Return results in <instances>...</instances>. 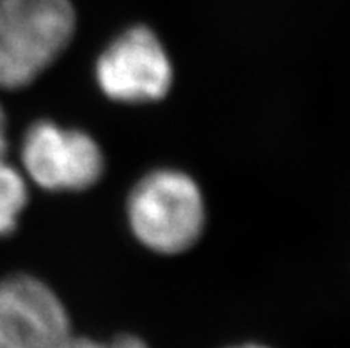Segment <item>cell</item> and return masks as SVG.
Masks as SVG:
<instances>
[{
    "instance_id": "cell-1",
    "label": "cell",
    "mask_w": 350,
    "mask_h": 348,
    "mask_svg": "<svg viewBox=\"0 0 350 348\" xmlns=\"http://www.w3.org/2000/svg\"><path fill=\"white\" fill-rule=\"evenodd\" d=\"M130 230L157 254H182L198 243L206 210L200 185L191 174L171 168L148 172L126 201Z\"/></svg>"
},
{
    "instance_id": "cell-2",
    "label": "cell",
    "mask_w": 350,
    "mask_h": 348,
    "mask_svg": "<svg viewBox=\"0 0 350 348\" xmlns=\"http://www.w3.org/2000/svg\"><path fill=\"white\" fill-rule=\"evenodd\" d=\"M75 27L70 0H0V88L32 84L68 49Z\"/></svg>"
},
{
    "instance_id": "cell-3",
    "label": "cell",
    "mask_w": 350,
    "mask_h": 348,
    "mask_svg": "<svg viewBox=\"0 0 350 348\" xmlns=\"http://www.w3.org/2000/svg\"><path fill=\"white\" fill-rule=\"evenodd\" d=\"M174 70L164 43L146 25L130 27L107 44L94 62V80L109 100L153 103L167 96Z\"/></svg>"
},
{
    "instance_id": "cell-4",
    "label": "cell",
    "mask_w": 350,
    "mask_h": 348,
    "mask_svg": "<svg viewBox=\"0 0 350 348\" xmlns=\"http://www.w3.org/2000/svg\"><path fill=\"white\" fill-rule=\"evenodd\" d=\"M22 163L27 176L50 192L88 190L105 171V157L93 137L50 119H40L27 128Z\"/></svg>"
},
{
    "instance_id": "cell-5",
    "label": "cell",
    "mask_w": 350,
    "mask_h": 348,
    "mask_svg": "<svg viewBox=\"0 0 350 348\" xmlns=\"http://www.w3.org/2000/svg\"><path fill=\"white\" fill-rule=\"evenodd\" d=\"M70 318L49 284L29 273L0 279V348H62Z\"/></svg>"
},
{
    "instance_id": "cell-6",
    "label": "cell",
    "mask_w": 350,
    "mask_h": 348,
    "mask_svg": "<svg viewBox=\"0 0 350 348\" xmlns=\"http://www.w3.org/2000/svg\"><path fill=\"white\" fill-rule=\"evenodd\" d=\"M27 201L29 192L23 176L0 157V238L16 230Z\"/></svg>"
},
{
    "instance_id": "cell-7",
    "label": "cell",
    "mask_w": 350,
    "mask_h": 348,
    "mask_svg": "<svg viewBox=\"0 0 350 348\" xmlns=\"http://www.w3.org/2000/svg\"><path fill=\"white\" fill-rule=\"evenodd\" d=\"M62 348H148V345L135 336L123 334L118 336L111 343H98L88 338H70Z\"/></svg>"
},
{
    "instance_id": "cell-8",
    "label": "cell",
    "mask_w": 350,
    "mask_h": 348,
    "mask_svg": "<svg viewBox=\"0 0 350 348\" xmlns=\"http://www.w3.org/2000/svg\"><path fill=\"white\" fill-rule=\"evenodd\" d=\"M8 150V124H5V114L0 107V157H4Z\"/></svg>"
},
{
    "instance_id": "cell-9",
    "label": "cell",
    "mask_w": 350,
    "mask_h": 348,
    "mask_svg": "<svg viewBox=\"0 0 350 348\" xmlns=\"http://www.w3.org/2000/svg\"><path fill=\"white\" fill-rule=\"evenodd\" d=\"M233 348H267L262 345H242V347H233Z\"/></svg>"
}]
</instances>
